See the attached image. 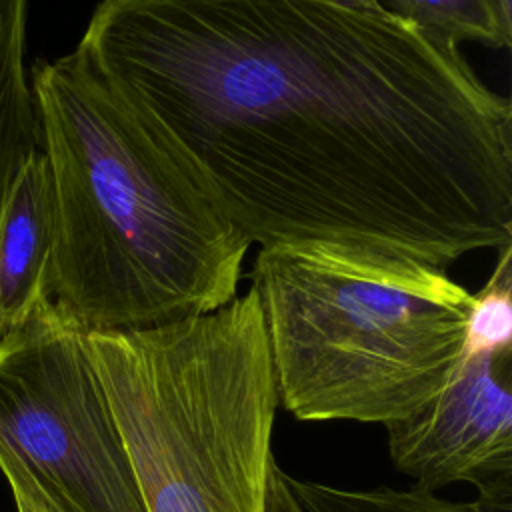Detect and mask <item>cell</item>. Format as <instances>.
Masks as SVG:
<instances>
[{"instance_id":"cell-2","label":"cell","mask_w":512,"mask_h":512,"mask_svg":"<svg viewBox=\"0 0 512 512\" xmlns=\"http://www.w3.org/2000/svg\"><path fill=\"white\" fill-rule=\"evenodd\" d=\"M30 86L54 192L52 304L84 332H136L236 298L250 240L86 54L36 62Z\"/></svg>"},{"instance_id":"cell-5","label":"cell","mask_w":512,"mask_h":512,"mask_svg":"<svg viewBox=\"0 0 512 512\" xmlns=\"http://www.w3.org/2000/svg\"><path fill=\"white\" fill-rule=\"evenodd\" d=\"M52 512H146L86 332L52 300L0 340V468Z\"/></svg>"},{"instance_id":"cell-6","label":"cell","mask_w":512,"mask_h":512,"mask_svg":"<svg viewBox=\"0 0 512 512\" xmlns=\"http://www.w3.org/2000/svg\"><path fill=\"white\" fill-rule=\"evenodd\" d=\"M386 432L390 458L412 488L470 482L482 500H510L512 348L462 356L446 386Z\"/></svg>"},{"instance_id":"cell-13","label":"cell","mask_w":512,"mask_h":512,"mask_svg":"<svg viewBox=\"0 0 512 512\" xmlns=\"http://www.w3.org/2000/svg\"><path fill=\"white\" fill-rule=\"evenodd\" d=\"M266 512H304L286 484V472L276 462L270 470Z\"/></svg>"},{"instance_id":"cell-9","label":"cell","mask_w":512,"mask_h":512,"mask_svg":"<svg viewBox=\"0 0 512 512\" xmlns=\"http://www.w3.org/2000/svg\"><path fill=\"white\" fill-rule=\"evenodd\" d=\"M380 6L442 46L472 40L504 48L512 40L490 0H380Z\"/></svg>"},{"instance_id":"cell-10","label":"cell","mask_w":512,"mask_h":512,"mask_svg":"<svg viewBox=\"0 0 512 512\" xmlns=\"http://www.w3.org/2000/svg\"><path fill=\"white\" fill-rule=\"evenodd\" d=\"M286 484L304 512H504L480 500L452 502L418 488L348 490L286 474Z\"/></svg>"},{"instance_id":"cell-14","label":"cell","mask_w":512,"mask_h":512,"mask_svg":"<svg viewBox=\"0 0 512 512\" xmlns=\"http://www.w3.org/2000/svg\"><path fill=\"white\" fill-rule=\"evenodd\" d=\"M490 4L502 26L512 30V0H490Z\"/></svg>"},{"instance_id":"cell-1","label":"cell","mask_w":512,"mask_h":512,"mask_svg":"<svg viewBox=\"0 0 512 512\" xmlns=\"http://www.w3.org/2000/svg\"><path fill=\"white\" fill-rule=\"evenodd\" d=\"M76 48L250 244L440 270L512 244L510 100L384 8L102 0Z\"/></svg>"},{"instance_id":"cell-11","label":"cell","mask_w":512,"mask_h":512,"mask_svg":"<svg viewBox=\"0 0 512 512\" xmlns=\"http://www.w3.org/2000/svg\"><path fill=\"white\" fill-rule=\"evenodd\" d=\"M512 348V246L500 248L486 286L474 294L466 320L462 356Z\"/></svg>"},{"instance_id":"cell-3","label":"cell","mask_w":512,"mask_h":512,"mask_svg":"<svg viewBox=\"0 0 512 512\" xmlns=\"http://www.w3.org/2000/svg\"><path fill=\"white\" fill-rule=\"evenodd\" d=\"M252 288L278 400L304 422L416 412L460 364L474 302L440 268L314 246L260 248Z\"/></svg>"},{"instance_id":"cell-7","label":"cell","mask_w":512,"mask_h":512,"mask_svg":"<svg viewBox=\"0 0 512 512\" xmlns=\"http://www.w3.org/2000/svg\"><path fill=\"white\" fill-rule=\"evenodd\" d=\"M54 192L48 162L36 152L0 210V340L50 300Z\"/></svg>"},{"instance_id":"cell-4","label":"cell","mask_w":512,"mask_h":512,"mask_svg":"<svg viewBox=\"0 0 512 512\" xmlns=\"http://www.w3.org/2000/svg\"><path fill=\"white\" fill-rule=\"evenodd\" d=\"M146 512H266L278 390L254 288L136 332H86Z\"/></svg>"},{"instance_id":"cell-15","label":"cell","mask_w":512,"mask_h":512,"mask_svg":"<svg viewBox=\"0 0 512 512\" xmlns=\"http://www.w3.org/2000/svg\"><path fill=\"white\" fill-rule=\"evenodd\" d=\"M322 2H330L350 10H382L380 0H322Z\"/></svg>"},{"instance_id":"cell-8","label":"cell","mask_w":512,"mask_h":512,"mask_svg":"<svg viewBox=\"0 0 512 512\" xmlns=\"http://www.w3.org/2000/svg\"><path fill=\"white\" fill-rule=\"evenodd\" d=\"M28 0H0V210L26 166L40 152V122L26 78Z\"/></svg>"},{"instance_id":"cell-12","label":"cell","mask_w":512,"mask_h":512,"mask_svg":"<svg viewBox=\"0 0 512 512\" xmlns=\"http://www.w3.org/2000/svg\"><path fill=\"white\" fill-rule=\"evenodd\" d=\"M0 472L4 474L12 498L18 512H52V508L46 504V500L40 496V492L34 488V484L16 468L2 466Z\"/></svg>"}]
</instances>
